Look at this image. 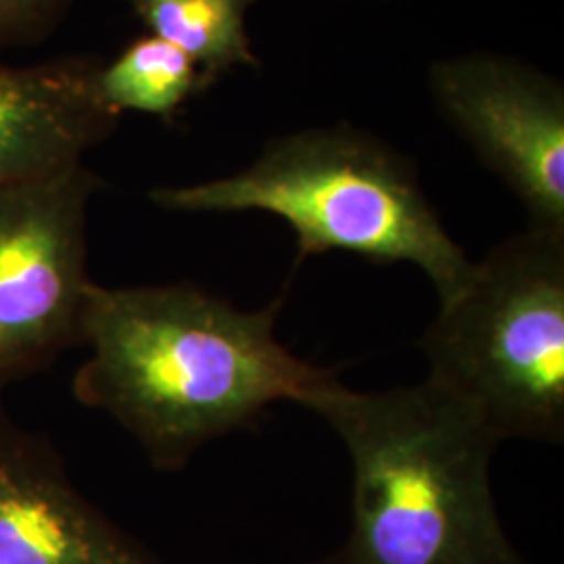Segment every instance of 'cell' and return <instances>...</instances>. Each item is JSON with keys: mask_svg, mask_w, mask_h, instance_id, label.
Listing matches in <instances>:
<instances>
[{"mask_svg": "<svg viewBox=\"0 0 564 564\" xmlns=\"http://www.w3.org/2000/svg\"><path fill=\"white\" fill-rule=\"evenodd\" d=\"M281 310L279 297L241 312L188 282L93 284L82 324L90 356L74 393L111 414L153 466L181 470L202 445L335 377L276 339Z\"/></svg>", "mask_w": 564, "mask_h": 564, "instance_id": "obj_1", "label": "cell"}, {"mask_svg": "<svg viewBox=\"0 0 564 564\" xmlns=\"http://www.w3.org/2000/svg\"><path fill=\"white\" fill-rule=\"evenodd\" d=\"M302 405L351 460V531L335 564H527L491 496L500 442L458 398L429 379L362 393L330 377Z\"/></svg>", "mask_w": 564, "mask_h": 564, "instance_id": "obj_2", "label": "cell"}, {"mask_svg": "<svg viewBox=\"0 0 564 564\" xmlns=\"http://www.w3.org/2000/svg\"><path fill=\"white\" fill-rule=\"evenodd\" d=\"M151 202L182 214H270L295 235V265L330 251L379 265L412 263L433 282L440 303L454 300L473 272L424 195L414 163L345 123L282 134L241 172L160 186Z\"/></svg>", "mask_w": 564, "mask_h": 564, "instance_id": "obj_3", "label": "cell"}, {"mask_svg": "<svg viewBox=\"0 0 564 564\" xmlns=\"http://www.w3.org/2000/svg\"><path fill=\"white\" fill-rule=\"evenodd\" d=\"M429 381L498 437H564V235L527 228L494 247L421 339Z\"/></svg>", "mask_w": 564, "mask_h": 564, "instance_id": "obj_4", "label": "cell"}, {"mask_svg": "<svg viewBox=\"0 0 564 564\" xmlns=\"http://www.w3.org/2000/svg\"><path fill=\"white\" fill-rule=\"evenodd\" d=\"M99 186L84 163L0 184V391L82 345L95 284L86 224Z\"/></svg>", "mask_w": 564, "mask_h": 564, "instance_id": "obj_5", "label": "cell"}, {"mask_svg": "<svg viewBox=\"0 0 564 564\" xmlns=\"http://www.w3.org/2000/svg\"><path fill=\"white\" fill-rule=\"evenodd\" d=\"M431 95L449 126L510 186L529 226L564 235V88L523 61L468 53L437 61Z\"/></svg>", "mask_w": 564, "mask_h": 564, "instance_id": "obj_6", "label": "cell"}, {"mask_svg": "<svg viewBox=\"0 0 564 564\" xmlns=\"http://www.w3.org/2000/svg\"><path fill=\"white\" fill-rule=\"evenodd\" d=\"M0 564H158L0 410Z\"/></svg>", "mask_w": 564, "mask_h": 564, "instance_id": "obj_7", "label": "cell"}, {"mask_svg": "<svg viewBox=\"0 0 564 564\" xmlns=\"http://www.w3.org/2000/svg\"><path fill=\"white\" fill-rule=\"evenodd\" d=\"M99 69L93 57L0 63V184L80 165L113 134L121 116L102 101Z\"/></svg>", "mask_w": 564, "mask_h": 564, "instance_id": "obj_8", "label": "cell"}, {"mask_svg": "<svg viewBox=\"0 0 564 564\" xmlns=\"http://www.w3.org/2000/svg\"><path fill=\"white\" fill-rule=\"evenodd\" d=\"M142 25L181 48L209 80L235 67H260L247 15L258 0H126Z\"/></svg>", "mask_w": 564, "mask_h": 564, "instance_id": "obj_9", "label": "cell"}, {"mask_svg": "<svg viewBox=\"0 0 564 564\" xmlns=\"http://www.w3.org/2000/svg\"><path fill=\"white\" fill-rule=\"evenodd\" d=\"M214 82L181 48L158 36H142L123 46L120 55L101 63L99 90L102 101L123 116L139 111L172 121L191 99Z\"/></svg>", "mask_w": 564, "mask_h": 564, "instance_id": "obj_10", "label": "cell"}, {"mask_svg": "<svg viewBox=\"0 0 564 564\" xmlns=\"http://www.w3.org/2000/svg\"><path fill=\"white\" fill-rule=\"evenodd\" d=\"M69 0H0V51L39 41Z\"/></svg>", "mask_w": 564, "mask_h": 564, "instance_id": "obj_11", "label": "cell"}]
</instances>
